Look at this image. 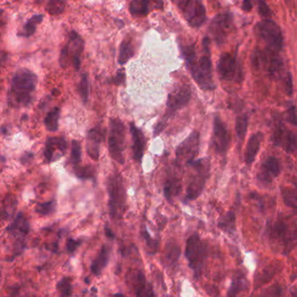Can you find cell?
Returning a JSON list of instances; mask_svg holds the SVG:
<instances>
[{
  "mask_svg": "<svg viewBox=\"0 0 297 297\" xmlns=\"http://www.w3.org/2000/svg\"><path fill=\"white\" fill-rule=\"evenodd\" d=\"M38 84V77L31 70L25 68L16 71L11 85V97L16 104L26 106L31 102L32 93Z\"/></svg>",
  "mask_w": 297,
  "mask_h": 297,
  "instance_id": "obj_1",
  "label": "cell"
},
{
  "mask_svg": "<svg viewBox=\"0 0 297 297\" xmlns=\"http://www.w3.org/2000/svg\"><path fill=\"white\" fill-rule=\"evenodd\" d=\"M266 234L270 242L280 247L281 252L286 255L289 254L296 247L297 230L295 228H292L289 222L284 219H279L268 223Z\"/></svg>",
  "mask_w": 297,
  "mask_h": 297,
  "instance_id": "obj_2",
  "label": "cell"
},
{
  "mask_svg": "<svg viewBox=\"0 0 297 297\" xmlns=\"http://www.w3.org/2000/svg\"><path fill=\"white\" fill-rule=\"evenodd\" d=\"M107 192L109 195V214L114 220H121L127 208V190L122 176L114 173L107 180Z\"/></svg>",
  "mask_w": 297,
  "mask_h": 297,
  "instance_id": "obj_3",
  "label": "cell"
},
{
  "mask_svg": "<svg viewBox=\"0 0 297 297\" xmlns=\"http://www.w3.org/2000/svg\"><path fill=\"white\" fill-rule=\"evenodd\" d=\"M203 48L205 55L201 57L198 61L195 60L188 69L195 82L202 90L211 91L214 90L215 87L213 80V68L210 60L209 40L207 37L203 40Z\"/></svg>",
  "mask_w": 297,
  "mask_h": 297,
  "instance_id": "obj_4",
  "label": "cell"
},
{
  "mask_svg": "<svg viewBox=\"0 0 297 297\" xmlns=\"http://www.w3.org/2000/svg\"><path fill=\"white\" fill-rule=\"evenodd\" d=\"M207 245L205 241H202L198 234L191 235L187 240L185 250V256L188 262L191 270L194 271V277H201L205 266Z\"/></svg>",
  "mask_w": 297,
  "mask_h": 297,
  "instance_id": "obj_5",
  "label": "cell"
},
{
  "mask_svg": "<svg viewBox=\"0 0 297 297\" xmlns=\"http://www.w3.org/2000/svg\"><path fill=\"white\" fill-rule=\"evenodd\" d=\"M194 169L190 183L186 188V202L194 201L201 196L210 175V160L202 158L191 164Z\"/></svg>",
  "mask_w": 297,
  "mask_h": 297,
  "instance_id": "obj_6",
  "label": "cell"
},
{
  "mask_svg": "<svg viewBox=\"0 0 297 297\" xmlns=\"http://www.w3.org/2000/svg\"><path fill=\"white\" fill-rule=\"evenodd\" d=\"M191 97H192V92L190 88L186 85L180 87L175 91L171 92L166 101V114L164 115L163 119L155 127L154 136H157L164 130L168 119H170L176 112L186 107L190 101Z\"/></svg>",
  "mask_w": 297,
  "mask_h": 297,
  "instance_id": "obj_7",
  "label": "cell"
},
{
  "mask_svg": "<svg viewBox=\"0 0 297 297\" xmlns=\"http://www.w3.org/2000/svg\"><path fill=\"white\" fill-rule=\"evenodd\" d=\"M256 35L262 39L271 52H280L283 47V35L281 28L274 20L270 19L260 21L254 26Z\"/></svg>",
  "mask_w": 297,
  "mask_h": 297,
  "instance_id": "obj_8",
  "label": "cell"
},
{
  "mask_svg": "<svg viewBox=\"0 0 297 297\" xmlns=\"http://www.w3.org/2000/svg\"><path fill=\"white\" fill-rule=\"evenodd\" d=\"M125 141L126 128L124 123L119 119H111L108 137L109 154L112 158L120 165L125 164Z\"/></svg>",
  "mask_w": 297,
  "mask_h": 297,
  "instance_id": "obj_9",
  "label": "cell"
},
{
  "mask_svg": "<svg viewBox=\"0 0 297 297\" xmlns=\"http://www.w3.org/2000/svg\"><path fill=\"white\" fill-rule=\"evenodd\" d=\"M85 43L82 38L75 31H72L69 35L68 44L62 49L60 54V63L61 68H67L71 62L75 68L79 71L81 65L80 57L83 52Z\"/></svg>",
  "mask_w": 297,
  "mask_h": 297,
  "instance_id": "obj_10",
  "label": "cell"
},
{
  "mask_svg": "<svg viewBox=\"0 0 297 297\" xmlns=\"http://www.w3.org/2000/svg\"><path fill=\"white\" fill-rule=\"evenodd\" d=\"M200 150V134L194 131L179 145L175 152V162L179 166H188L194 162Z\"/></svg>",
  "mask_w": 297,
  "mask_h": 297,
  "instance_id": "obj_11",
  "label": "cell"
},
{
  "mask_svg": "<svg viewBox=\"0 0 297 297\" xmlns=\"http://www.w3.org/2000/svg\"><path fill=\"white\" fill-rule=\"evenodd\" d=\"M234 19L230 13H221L212 20L209 32L217 44H223L233 28Z\"/></svg>",
  "mask_w": 297,
  "mask_h": 297,
  "instance_id": "obj_12",
  "label": "cell"
},
{
  "mask_svg": "<svg viewBox=\"0 0 297 297\" xmlns=\"http://www.w3.org/2000/svg\"><path fill=\"white\" fill-rule=\"evenodd\" d=\"M126 282L128 289L137 297H155L153 287L148 283L141 270H128L126 275Z\"/></svg>",
  "mask_w": 297,
  "mask_h": 297,
  "instance_id": "obj_13",
  "label": "cell"
},
{
  "mask_svg": "<svg viewBox=\"0 0 297 297\" xmlns=\"http://www.w3.org/2000/svg\"><path fill=\"white\" fill-rule=\"evenodd\" d=\"M212 147L216 154L225 155L228 150L230 144V136L225 124L219 116H215L214 119L213 135L211 140Z\"/></svg>",
  "mask_w": 297,
  "mask_h": 297,
  "instance_id": "obj_14",
  "label": "cell"
},
{
  "mask_svg": "<svg viewBox=\"0 0 297 297\" xmlns=\"http://www.w3.org/2000/svg\"><path fill=\"white\" fill-rule=\"evenodd\" d=\"M281 170L280 160L274 156H270L263 160L258 171L256 178L259 183L269 185L272 183L274 179L277 178L281 174Z\"/></svg>",
  "mask_w": 297,
  "mask_h": 297,
  "instance_id": "obj_15",
  "label": "cell"
},
{
  "mask_svg": "<svg viewBox=\"0 0 297 297\" xmlns=\"http://www.w3.org/2000/svg\"><path fill=\"white\" fill-rule=\"evenodd\" d=\"M183 13L191 27L199 28L206 21V9L201 0H192Z\"/></svg>",
  "mask_w": 297,
  "mask_h": 297,
  "instance_id": "obj_16",
  "label": "cell"
},
{
  "mask_svg": "<svg viewBox=\"0 0 297 297\" xmlns=\"http://www.w3.org/2000/svg\"><path fill=\"white\" fill-rule=\"evenodd\" d=\"M217 71L220 79L222 80H234L238 72L235 58L228 52L223 53L219 59Z\"/></svg>",
  "mask_w": 297,
  "mask_h": 297,
  "instance_id": "obj_17",
  "label": "cell"
},
{
  "mask_svg": "<svg viewBox=\"0 0 297 297\" xmlns=\"http://www.w3.org/2000/svg\"><path fill=\"white\" fill-rule=\"evenodd\" d=\"M105 130L100 127L91 129L87 139V151L89 156L94 160H98L99 157V147L105 138Z\"/></svg>",
  "mask_w": 297,
  "mask_h": 297,
  "instance_id": "obj_18",
  "label": "cell"
},
{
  "mask_svg": "<svg viewBox=\"0 0 297 297\" xmlns=\"http://www.w3.org/2000/svg\"><path fill=\"white\" fill-rule=\"evenodd\" d=\"M281 269V266L279 262H274L263 267L262 270H258L253 277V289L257 290L262 288V285L270 282Z\"/></svg>",
  "mask_w": 297,
  "mask_h": 297,
  "instance_id": "obj_19",
  "label": "cell"
},
{
  "mask_svg": "<svg viewBox=\"0 0 297 297\" xmlns=\"http://www.w3.org/2000/svg\"><path fill=\"white\" fill-rule=\"evenodd\" d=\"M130 132L133 137V153L134 159L138 162H141L143 155L146 148V137L139 127H136L134 123H130Z\"/></svg>",
  "mask_w": 297,
  "mask_h": 297,
  "instance_id": "obj_20",
  "label": "cell"
},
{
  "mask_svg": "<svg viewBox=\"0 0 297 297\" xmlns=\"http://www.w3.org/2000/svg\"><path fill=\"white\" fill-rule=\"evenodd\" d=\"M263 136L264 135L261 132H257L251 135L246 147L245 161L247 165L250 166L254 161L261 148V143L263 139Z\"/></svg>",
  "mask_w": 297,
  "mask_h": 297,
  "instance_id": "obj_21",
  "label": "cell"
},
{
  "mask_svg": "<svg viewBox=\"0 0 297 297\" xmlns=\"http://www.w3.org/2000/svg\"><path fill=\"white\" fill-rule=\"evenodd\" d=\"M249 287H250V282L247 279L246 274L239 270L234 273L231 286L227 295L228 297H235L242 291L248 290Z\"/></svg>",
  "mask_w": 297,
  "mask_h": 297,
  "instance_id": "obj_22",
  "label": "cell"
},
{
  "mask_svg": "<svg viewBox=\"0 0 297 297\" xmlns=\"http://www.w3.org/2000/svg\"><path fill=\"white\" fill-rule=\"evenodd\" d=\"M110 252H111V249L109 246L104 245L101 248L98 256L96 257L95 260L91 264V270L92 274H94L95 275H99L101 274L104 269L108 264L109 258H110Z\"/></svg>",
  "mask_w": 297,
  "mask_h": 297,
  "instance_id": "obj_23",
  "label": "cell"
},
{
  "mask_svg": "<svg viewBox=\"0 0 297 297\" xmlns=\"http://www.w3.org/2000/svg\"><path fill=\"white\" fill-rule=\"evenodd\" d=\"M181 256V249L176 243L169 242L163 254V262L167 268H174Z\"/></svg>",
  "mask_w": 297,
  "mask_h": 297,
  "instance_id": "obj_24",
  "label": "cell"
},
{
  "mask_svg": "<svg viewBox=\"0 0 297 297\" xmlns=\"http://www.w3.org/2000/svg\"><path fill=\"white\" fill-rule=\"evenodd\" d=\"M181 189H182L181 180L174 175H171L170 177L166 179V183L164 185V196L168 202H171L180 194Z\"/></svg>",
  "mask_w": 297,
  "mask_h": 297,
  "instance_id": "obj_25",
  "label": "cell"
},
{
  "mask_svg": "<svg viewBox=\"0 0 297 297\" xmlns=\"http://www.w3.org/2000/svg\"><path fill=\"white\" fill-rule=\"evenodd\" d=\"M67 147H68V145L64 138H61V137L60 138H56V137L50 138V139H48L46 149H45V157L47 160V161H52L53 160V155L55 153L56 147L60 148V150L65 153Z\"/></svg>",
  "mask_w": 297,
  "mask_h": 297,
  "instance_id": "obj_26",
  "label": "cell"
},
{
  "mask_svg": "<svg viewBox=\"0 0 297 297\" xmlns=\"http://www.w3.org/2000/svg\"><path fill=\"white\" fill-rule=\"evenodd\" d=\"M218 228L225 233L234 234L236 231V216L235 212L230 210L221 217L218 222Z\"/></svg>",
  "mask_w": 297,
  "mask_h": 297,
  "instance_id": "obj_27",
  "label": "cell"
},
{
  "mask_svg": "<svg viewBox=\"0 0 297 297\" xmlns=\"http://www.w3.org/2000/svg\"><path fill=\"white\" fill-rule=\"evenodd\" d=\"M9 232L15 235H26L29 232V222L22 213L18 214L15 221L8 228Z\"/></svg>",
  "mask_w": 297,
  "mask_h": 297,
  "instance_id": "obj_28",
  "label": "cell"
},
{
  "mask_svg": "<svg viewBox=\"0 0 297 297\" xmlns=\"http://www.w3.org/2000/svg\"><path fill=\"white\" fill-rule=\"evenodd\" d=\"M135 54V48L133 46L130 38H126L123 40L119 46V59L118 61L120 65H125L128 62V60L131 59Z\"/></svg>",
  "mask_w": 297,
  "mask_h": 297,
  "instance_id": "obj_29",
  "label": "cell"
},
{
  "mask_svg": "<svg viewBox=\"0 0 297 297\" xmlns=\"http://www.w3.org/2000/svg\"><path fill=\"white\" fill-rule=\"evenodd\" d=\"M129 11L134 16H146L151 12L149 0H132Z\"/></svg>",
  "mask_w": 297,
  "mask_h": 297,
  "instance_id": "obj_30",
  "label": "cell"
},
{
  "mask_svg": "<svg viewBox=\"0 0 297 297\" xmlns=\"http://www.w3.org/2000/svg\"><path fill=\"white\" fill-rule=\"evenodd\" d=\"M44 20V15L43 14H38L32 16L30 20H28L26 24H24L22 32L19 33V36L22 37H30L33 35L36 32L37 25L40 24L42 20Z\"/></svg>",
  "mask_w": 297,
  "mask_h": 297,
  "instance_id": "obj_31",
  "label": "cell"
},
{
  "mask_svg": "<svg viewBox=\"0 0 297 297\" xmlns=\"http://www.w3.org/2000/svg\"><path fill=\"white\" fill-rule=\"evenodd\" d=\"M60 108L55 107L52 111L49 112L45 118V126L48 131L56 132L59 128V119H60Z\"/></svg>",
  "mask_w": 297,
  "mask_h": 297,
  "instance_id": "obj_32",
  "label": "cell"
},
{
  "mask_svg": "<svg viewBox=\"0 0 297 297\" xmlns=\"http://www.w3.org/2000/svg\"><path fill=\"white\" fill-rule=\"evenodd\" d=\"M281 196L283 198L284 203L289 207L294 209L297 208V190L290 186H281Z\"/></svg>",
  "mask_w": 297,
  "mask_h": 297,
  "instance_id": "obj_33",
  "label": "cell"
},
{
  "mask_svg": "<svg viewBox=\"0 0 297 297\" xmlns=\"http://www.w3.org/2000/svg\"><path fill=\"white\" fill-rule=\"evenodd\" d=\"M281 147H284L288 154H294L297 151V135L294 132L288 129L284 135V138L282 139Z\"/></svg>",
  "mask_w": 297,
  "mask_h": 297,
  "instance_id": "obj_34",
  "label": "cell"
},
{
  "mask_svg": "<svg viewBox=\"0 0 297 297\" xmlns=\"http://www.w3.org/2000/svg\"><path fill=\"white\" fill-rule=\"evenodd\" d=\"M287 132L284 124L282 123L281 119L276 118L274 120V128L273 142L274 146L281 147V141Z\"/></svg>",
  "mask_w": 297,
  "mask_h": 297,
  "instance_id": "obj_35",
  "label": "cell"
},
{
  "mask_svg": "<svg viewBox=\"0 0 297 297\" xmlns=\"http://www.w3.org/2000/svg\"><path fill=\"white\" fill-rule=\"evenodd\" d=\"M67 5V0H48L46 10L52 16H58L63 13Z\"/></svg>",
  "mask_w": 297,
  "mask_h": 297,
  "instance_id": "obj_36",
  "label": "cell"
},
{
  "mask_svg": "<svg viewBox=\"0 0 297 297\" xmlns=\"http://www.w3.org/2000/svg\"><path fill=\"white\" fill-rule=\"evenodd\" d=\"M249 127V116L248 114H242L238 116L235 120V130L238 138L243 140L245 138L247 130Z\"/></svg>",
  "mask_w": 297,
  "mask_h": 297,
  "instance_id": "obj_37",
  "label": "cell"
},
{
  "mask_svg": "<svg viewBox=\"0 0 297 297\" xmlns=\"http://www.w3.org/2000/svg\"><path fill=\"white\" fill-rule=\"evenodd\" d=\"M142 235L145 242H146V248H147V252L150 254H155L157 253L159 248V242L156 239L151 236L147 228L144 227L142 229Z\"/></svg>",
  "mask_w": 297,
  "mask_h": 297,
  "instance_id": "obj_38",
  "label": "cell"
},
{
  "mask_svg": "<svg viewBox=\"0 0 297 297\" xmlns=\"http://www.w3.org/2000/svg\"><path fill=\"white\" fill-rule=\"evenodd\" d=\"M89 80L88 74H83L81 77V80L79 85V93L80 97L83 99L84 103H87L89 97Z\"/></svg>",
  "mask_w": 297,
  "mask_h": 297,
  "instance_id": "obj_39",
  "label": "cell"
},
{
  "mask_svg": "<svg viewBox=\"0 0 297 297\" xmlns=\"http://www.w3.org/2000/svg\"><path fill=\"white\" fill-rule=\"evenodd\" d=\"M76 175L80 179H92L95 175V168L91 166H82L75 169Z\"/></svg>",
  "mask_w": 297,
  "mask_h": 297,
  "instance_id": "obj_40",
  "label": "cell"
},
{
  "mask_svg": "<svg viewBox=\"0 0 297 297\" xmlns=\"http://www.w3.org/2000/svg\"><path fill=\"white\" fill-rule=\"evenodd\" d=\"M57 289L61 294V296L68 297L71 295V279L69 277H65L57 284Z\"/></svg>",
  "mask_w": 297,
  "mask_h": 297,
  "instance_id": "obj_41",
  "label": "cell"
},
{
  "mask_svg": "<svg viewBox=\"0 0 297 297\" xmlns=\"http://www.w3.org/2000/svg\"><path fill=\"white\" fill-rule=\"evenodd\" d=\"M56 208L55 201H51V202H46L42 204H39L36 207V212L43 215H48L54 212Z\"/></svg>",
  "mask_w": 297,
  "mask_h": 297,
  "instance_id": "obj_42",
  "label": "cell"
},
{
  "mask_svg": "<svg viewBox=\"0 0 297 297\" xmlns=\"http://www.w3.org/2000/svg\"><path fill=\"white\" fill-rule=\"evenodd\" d=\"M71 159L74 164H79L81 160V145L79 141L72 140L71 142Z\"/></svg>",
  "mask_w": 297,
  "mask_h": 297,
  "instance_id": "obj_43",
  "label": "cell"
},
{
  "mask_svg": "<svg viewBox=\"0 0 297 297\" xmlns=\"http://www.w3.org/2000/svg\"><path fill=\"white\" fill-rule=\"evenodd\" d=\"M258 11L261 16L270 18L272 14L270 6L267 4L265 0H258Z\"/></svg>",
  "mask_w": 297,
  "mask_h": 297,
  "instance_id": "obj_44",
  "label": "cell"
},
{
  "mask_svg": "<svg viewBox=\"0 0 297 297\" xmlns=\"http://www.w3.org/2000/svg\"><path fill=\"white\" fill-rule=\"evenodd\" d=\"M285 85L286 93L288 94V96H292V94H293V80H292L291 72L287 73Z\"/></svg>",
  "mask_w": 297,
  "mask_h": 297,
  "instance_id": "obj_45",
  "label": "cell"
},
{
  "mask_svg": "<svg viewBox=\"0 0 297 297\" xmlns=\"http://www.w3.org/2000/svg\"><path fill=\"white\" fill-rule=\"evenodd\" d=\"M287 119L289 123H291L294 126H297V113H296V107L294 105L288 109Z\"/></svg>",
  "mask_w": 297,
  "mask_h": 297,
  "instance_id": "obj_46",
  "label": "cell"
},
{
  "mask_svg": "<svg viewBox=\"0 0 297 297\" xmlns=\"http://www.w3.org/2000/svg\"><path fill=\"white\" fill-rule=\"evenodd\" d=\"M264 296H273V297H278L281 296V288L278 285L272 286L270 289H267L265 290V293H263Z\"/></svg>",
  "mask_w": 297,
  "mask_h": 297,
  "instance_id": "obj_47",
  "label": "cell"
},
{
  "mask_svg": "<svg viewBox=\"0 0 297 297\" xmlns=\"http://www.w3.org/2000/svg\"><path fill=\"white\" fill-rule=\"evenodd\" d=\"M182 12H184L186 7L190 4L192 0H172Z\"/></svg>",
  "mask_w": 297,
  "mask_h": 297,
  "instance_id": "obj_48",
  "label": "cell"
},
{
  "mask_svg": "<svg viewBox=\"0 0 297 297\" xmlns=\"http://www.w3.org/2000/svg\"><path fill=\"white\" fill-rule=\"evenodd\" d=\"M149 5L150 10H157V9H162L164 6V1L163 0H149Z\"/></svg>",
  "mask_w": 297,
  "mask_h": 297,
  "instance_id": "obj_49",
  "label": "cell"
},
{
  "mask_svg": "<svg viewBox=\"0 0 297 297\" xmlns=\"http://www.w3.org/2000/svg\"><path fill=\"white\" fill-rule=\"evenodd\" d=\"M79 242L78 241L74 240H68V250L69 252H73L75 251L76 249L79 247Z\"/></svg>",
  "mask_w": 297,
  "mask_h": 297,
  "instance_id": "obj_50",
  "label": "cell"
},
{
  "mask_svg": "<svg viewBox=\"0 0 297 297\" xmlns=\"http://www.w3.org/2000/svg\"><path fill=\"white\" fill-rule=\"evenodd\" d=\"M253 8V4L251 0H244L242 2V9L244 12H250Z\"/></svg>",
  "mask_w": 297,
  "mask_h": 297,
  "instance_id": "obj_51",
  "label": "cell"
},
{
  "mask_svg": "<svg viewBox=\"0 0 297 297\" xmlns=\"http://www.w3.org/2000/svg\"><path fill=\"white\" fill-rule=\"evenodd\" d=\"M124 73H123L122 71H119V73L117 74V76L115 77L114 79V83L116 84V85H119V84L123 83V81H124Z\"/></svg>",
  "mask_w": 297,
  "mask_h": 297,
  "instance_id": "obj_52",
  "label": "cell"
},
{
  "mask_svg": "<svg viewBox=\"0 0 297 297\" xmlns=\"http://www.w3.org/2000/svg\"><path fill=\"white\" fill-rule=\"evenodd\" d=\"M106 234H107V236L109 238H114V234L112 232V230L110 228H106Z\"/></svg>",
  "mask_w": 297,
  "mask_h": 297,
  "instance_id": "obj_53",
  "label": "cell"
},
{
  "mask_svg": "<svg viewBox=\"0 0 297 297\" xmlns=\"http://www.w3.org/2000/svg\"><path fill=\"white\" fill-rule=\"evenodd\" d=\"M289 1H290V2H291V1H292V0H286V2H287V3H288V4H289Z\"/></svg>",
  "mask_w": 297,
  "mask_h": 297,
  "instance_id": "obj_54",
  "label": "cell"
},
{
  "mask_svg": "<svg viewBox=\"0 0 297 297\" xmlns=\"http://www.w3.org/2000/svg\"><path fill=\"white\" fill-rule=\"evenodd\" d=\"M34 1H36V2H41L42 0H34Z\"/></svg>",
  "mask_w": 297,
  "mask_h": 297,
  "instance_id": "obj_55",
  "label": "cell"
},
{
  "mask_svg": "<svg viewBox=\"0 0 297 297\" xmlns=\"http://www.w3.org/2000/svg\"><path fill=\"white\" fill-rule=\"evenodd\" d=\"M0 276H1V273H0Z\"/></svg>",
  "mask_w": 297,
  "mask_h": 297,
  "instance_id": "obj_56",
  "label": "cell"
}]
</instances>
